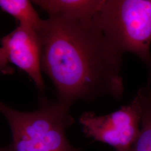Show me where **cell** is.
Returning a JSON list of instances; mask_svg holds the SVG:
<instances>
[{
	"label": "cell",
	"mask_w": 151,
	"mask_h": 151,
	"mask_svg": "<svg viewBox=\"0 0 151 151\" xmlns=\"http://www.w3.org/2000/svg\"><path fill=\"white\" fill-rule=\"evenodd\" d=\"M142 104L137 95L129 104L113 113L97 116L92 111L83 113L79 118L84 134L106 143L116 151H130L140 134Z\"/></svg>",
	"instance_id": "3957f363"
},
{
	"label": "cell",
	"mask_w": 151,
	"mask_h": 151,
	"mask_svg": "<svg viewBox=\"0 0 151 151\" xmlns=\"http://www.w3.org/2000/svg\"><path fill=\"white\" fill-rule=\"evenodd\" d=\"M142 104L140 134L130 151H151V88L142 87L137 92Z\"/></svg>",
	"instance_id": "52a82bcc"
},
{
	"label": "cell",
	"mask_w": 151,
	"mask_h": 151,
	"mask_svg": "<svg viewBox=\"0 0 151 151\" xmlns=\"http://www.w3.org/2000/svg\"><path fill=\"white\" fill-rule=\"evenodd\" d=\"M95 19L114 48L134 54L151 72V0H105Z\"/></svg>",
	"instance_id": "7a4b0ae2"
},
{
	"label": "cell",
	"mask_w": 151,
	"mask_h": 151,
	"mask_svg": "<svg viewBox=\"0 0 151 151\" xmlns=\"http://www.w3.org/2000/svg\"><path fill=\"white\" fill-rule=\"evenodd\" d=\"M28 0H1L0 7L3 12L15 17L19 25L31 28L39 32L43 19H41Z\"/></svg>",
	"instance_id": "8992f818"
},
{
	"label": "cell",
	"mask_w": 151,
	"mask_h": 151,
	"mask_svg": "<svg viewBox=\"0 0 151 151\" xmlns=\"http://www.w3.org/2000/svg\"><path fill=\"white\" fill-rule=\"evenodd\" d=\"M1 151H8V150H7V147H4V148H2L1 149Z\"/></svg>",
	"instance_id": "ba28073f"
},
{
	"label": "cell",
	"mask_w": 151,
	"mask_h": 151,
	"mask_svg": "<svg viewBox=\"0 0 151 151\" xmlns=\"http://www.w3.org/2000/svg\"><path fill=\"white\" fill-rule=\"evenodd\" d=\"M38 33L42 70L52 82L58 102L70 107L103 95L122 97L123 55L109 42L95 16H49Z\"/></svg>",
	"instance_id": "6da1fadb"
},
{
	"label": "cell",
	"mask_w": 151,
	"mask_h": 151,
	"mask_svg": "<svg viewBox=\"0 0 151 151\" xmlns=\"http://www.w3.org/2000/svg\"><path fill=\"white\" fill-rule=\"evenodd\" d=\"M105 0H34L33 4L49 16L65 15L81 19H92L100 10Z\"/></svg>",
	"instance_id": "5b68a950"
},
{
	"label": "cell",
	"mask_w": 151,
	"mask_h": 151,
	"mask_svg": "<svg viewBox=\"0 0 151 151\" xmlns=\"http://www.w3.org/2000/svg\"><path fill=\"white\" fill-rule=\"evenodd\" d=\"M0 70L4 75L13 73L11 65L25 72L38 90L43 93L45 85L42 75L41 42L38 32L19 25L1 39Z\"/></svg>",
	"instance_id": "277c9868"
}]
</instances>
